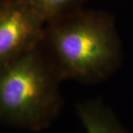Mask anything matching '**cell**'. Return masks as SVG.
I'll list each match as a JSON object with an SVG mask.
<instances>
[{
    "label": "cell",
    "instance_id": "5",
    "mask_svg": "<svg viewBox=\"0 0 133 133\" xmlns=\"http://www.w3.org/2000/svg\"><path fill=\"white\" fill-rule=\"evenodd\" d=\"M47 23L83 8L88 0H21Z\"/></svg>",
    "mask_w": 133,
    "mask_h": 133
},
{
    "label": "cell",
    "instance_id": "3",
    "mask_svg": "<svg viewBox=\"0 0 133 133\" xmlns=\"http://www.w3.org/2000/svg\"><path fill=\"white\" fill-rule=\"evenodd\" d=\"M46 22L21 0H0V66L38 46Z\"/></svg>",
    "mask_w": 133,
    "mask_h": 133
},
{
    "label": "cell",
    "instance_id": "4",
    "mask_svg": "<svg viewBox=\"0 0 133 133\" xmlns=\"http://www.w3.org/2000/svg\"><path fill=\"white\" fill-rule=\"evenodd\" d=\"M76 112L85 133H129L99 99L78 103Z\"/></svg>",
    "mask_w": 133,
    "mask_h": 133
},
{
    "label": "cell",
    "instance_id": "1",
    "mask_svg": "<svg viewBox=\"0 0 133 133\" xmlns=\"http://www.w3.org/2000/svg\"><path fill=\"white\" fill-rule=\"evenodd\" d=\"M39 46L62 81L99 83L119 68L120 39L112 15L77 10L46 23Z\"/></svg>",
    "mask_w": 133,
    "mask_h": 133
},
{
    "label": "cell",
    "instance_id": "2",
    "mask_svg": "<svg viewBox=\"0 0 133 133\" xmlns=\"http://www.w3.org/2000/svg\"><path fill=\"white\" fill-rule=\"evenodd\" d=\"M62 80L39 46L0 66V123L39 131L60 112Z\"/></svg>",
    "mask_w": 133,
    "mask_h": 133
}]
</instances>
